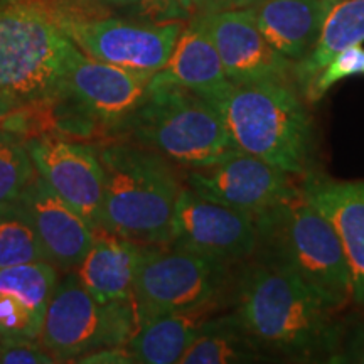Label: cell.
<instances>
[{"instance_id":"16","label":"cell","mask_w":364,"mask_h":364,"mask_svg":"<svg viewBox=\"0 0 364 364\" xmlns=\"http://www.w3.org/2000/svg\"><path fill=\"white\" fill-rule=\"evenodd\" d=\"M302 188L334 226L351 273L353 300L364 306V181L338 182L307 172Z\"/></svg>"},{"instance_id":"33","label":"cell","mask_w":364,"mask_h":364,"mask_svg":"<svg viewBox=\"0 0 364 364\" xmlns=\"http://www.w3.org/2000/svg\"><path fill=\"white\" fill-rule=\"evenodd\" d=\"M19 108L22 107L11 97V95H7L6 91L0 90V130H2V127L7 122V118L11 117L12 113L19 110Z\"/></svg>"},{"instance_id":"1","label":"cell","mask_w":364,"mask_h":364,"mask_svg":"<svg viewBox=\"0 0 364 364\" xmlns=\"http://www.w3.org/2000/svg\"><path fill=\"white\" fill-rule=\"evenodd\" d=\"M332 309L289 267L265 253L243 268L236 285V316L263 351L331 361L341 348Z\"/></svg>"},{"instance_id":"13","label":"cell","mask_w":364,"mask_h":364,"mask_svg":"<svg viewBox=\"0 0 364 364\" xmlns=\"http://www.w3.org/2000/svg\"><path fill=\"white\" fill-rule=\"evenodd\" d=\"M26 144L36 171L53 193L95 231L102 230L103 171L97 150L49 134L31 136Z\"/></svg>"},{"instance_id":"34","label":"cell","mask_w":364,"mask_h":364,"mask_svg":"<svg viewBox=\"0 0 364 364\" xmlns=\"http://www.w3.org/2000/svg\"><path fill=\"white\" fill-rule=\"evenodd\" d=\"M95 2L98 4V6L105 7H115V9H125V11H129V9L134 6L136 0H95Z\"/></svg>"},{"instance_id":"23","label":"cell","mask_w":364,"mask_h":364,"mask_svg":"<svg viewBox=\"0 0 364 364\" xmlns=\"http://www.w3.org/2000/svg\"><path fill=\"white\" fill-rule=\"evenodd\" d=\"M59 282V270L48 262L0 268V292L19 299L36 312L46 314Z\"/></svg>"},{"instance_id":"17","label":"cell","mask_w":364,"mask_h":364,"mask_svg":"<svg viewBox=\"0 0 364 364\" xmlns=\"http://www.w3.org/2000/svg\"><path fill=\"white\" fill-rule=\"evenodd\" d=\"M154 85H176L201 95L215 105L231 88L221 58L209 38L201 17H191L177 39L174 51L162 70L152 76Z\"/></svg>"},{"instance_id":"6","label":"cell","mask_w":364,"mask_h":364,"mask_svg":"<svg viewBox=\"0 0 364 364\" xmlns=\"http://www.w3.org/2000/svg\"><path fill=\"white\" fill-rule=\"evenodd\" d=\"M71 48L44 0L0 4V90L22 108L58 97Z\"/></svg>"},{"instance_id":"3","label":"cell","mask_w":364,"mask_h":364,"mask_svg":"<svg viewBox=\"0 0 364 364\" xmlns=\"http://www.w3.org/2000/svg\"><path fill=\"white\" fill-rule=\"evenodd\" d=\"M215 107L240 150L292 176L311 171L314 124L294 83L231 85Z\"/></svg>"},{"instance_id":"32","label":"cell","mask_w":364,"mask_h":364,"mask_svg":"<svg viewBox=\"0 0 364 364\" xmlns=\"http://www.w3.org/2000/svg\"><path fill=\"white\" fill-rule=\"evenodd\" d=\"M258 0H194L196 14H213L235 9H247L257 4Z\"/></svg>"},{"instance_id":"21","label":"cell","mask_w":364,"mask_h":364,"mask_svg":"<svg viewBox=\"0 0 364 364\" xmlns=\"http://www.w3.org/2000/svg\"><path fill=\"white\" fill-rule=\"evenodd\" d=\"M363 41L364 0H338L327 14L312 51L294 65V83L300 93H306L332 58Z\"/></svg>"},{"instance_id":"11","label":"cell","mask_w":364,"mask_h":364,"mask_svg":"<svg viewBox=\"0 0 364 364\" xmlns=\"http://www.w3.org/2000/svg\"><path fill=\"white\" fill-rule=\"evenodd\" d=\"M152 73L98 61L73 44L59 95L71 100L102 132H115L147 97Z\"/></svg>"},{"instance_id":"14","label":"cell","mask_w":364,"mask_h":364,"mask_svg":"<svg viewBox=\"0 0 364 364\" xmlns=\"http://www.w3.org/2000/svg\"><path fill=\"white\" fill-rule=\"evenodd\" d=\"M201 17L209 38L215 43L228 80L233 85L260 81L294 83L292 59L285 58L263 38L255 21L252 7L213 14Z\"/></svg>"},{"instance_id":"26","label":"cell","mask_w":364,"mask_h":364,"mask_svg":"<svg viewBox=\"0 0 364 364\" xmlns=\"http://www.w3.org/2000/svg\"><path fill=\"white\" fill-rule=\"evenodd\" d=\"M353 76H364V48L361 44L351 46L332 58L329 65L318 73L314 83L309 86L304 97L309 103H317L336 83Z\"/></svg>"},{"instance_id":"10","label":"cell","mask_w":364,"mask_h":364,"mask_svg":"<svg viewBox=\"0 0 364 364\" xmlns=\"http://www.w3.org/2000/svg\"><path fill=\"white\" fill-rule=\"evenodd\" d=\"M186 182L209 201L240 209L255 220L299 189L292 174L240 149L211 166L189 169Z\"/></svg>"},{"instance_id":"9","label":"cell","mask_w":364,"mask_h":364,"mask_svg":"<svg viewBox=\"0 0 364 364\" xmlns=\"http://www.w3.org/2000/svg\"><path fill=\"white\" fill-rule=\"evenodd\" d=\"M228 280V262L171 245H150L132 292L139 327L164 314L218 309Z\"/></svg>"},{"instance_id":"24","label":"cell","mask_w":364,"mask_h":364,"mask_svg":"<svg viewBox=\"0 0 364 364\" xmlns=\"http://www.w3.org/2000/svg\"><path fill=\"white\" fill-rule=\"evenodd\" d=\"M33 262H46L33 225L17 201L0 206V268Z\"/></svg>"},{"instance_id":"18","label":"cell","mask_w":364,"mask_h":364,"mask_svg":"<svg viewBox=\"0 0 364 364\" xmlns=\"http://www.w3.org/2000/svg\"><path fill=\"white\" fill-rule=\"evenodd\" d=\"M338 0H258L252 6L263 38L285 58L300 61L316 46Z\"/></svg>"},{"instance_id":"19","label":"cell","mask_w":364,"mask_h":364,"mask_svg":"<svg viewBox=\"0 0 364 364\" xmlns=\"http://www.w3.org/2000/svg\"><path fill=\"white\" fill-rule=\"evenodd\" d=\"M149 247L108 231H97L90 252L76 270L78 279L100 302L129 300L136 270Z\"/></svg>"},{"instance_id":"4","label":"cell","mask_w":364,"mask_h":364,"mask_svg":"<svg viewBox=\"0 0 364 364\" xmlns=\"http://www.w3.org/2000/svg\"><path fill=\"white\" fill-rule=\"evenodd\" d=\"M257 226L265 253L289 267L332 311L351 302V273L339 236L302 186L257 218Z\"/></svg>"},{"instance_id":"30","label":"cell","mask_w":364,"mask_h":364,"mask_svg":"<svg viewBox=\"0 0 364 364\" xmlns=\"http://www.w3.org/2000/svg\"><path fill=\"white\" fill-rule=\"evenodd\" d=\"M329 363L364 364V322L353 331L344 344H341L339 351L331 358Z\"/></svg>"},{"instance_id":"27","label":"cell","mask_w":364,"mask_h":364,"mask_svg":"<svg viewBox=\"0 0 364 364\" xmlns=\"http://www.w3.org/2000/svg\"><path fill=\"white\" fill-rule=\"evenodd\" d=\"M43 321V314L36 312L14 295L0 292V336L38 339Z\"/></svg>"},{"instance_id":"31","label":"cell","mask_w":364,"mask_h":364,"mask_svg":"<svg viewBox=\"0 0 364 364\" xmlns=\"http://www.w3.org/2000/svg\"><path fill=\"white\" fill-rule=\"evenodd\" d=\"M75 363H93V364H132L134 358L127 346H117V348L98 349L86 356H81Z\"/></svg>"},{"instance_id":"12","label":"cell","mask_w":364,"mask_h":364,"mask_svg":"<svg viewBox=\"0 0 364 364\" xmlns=\"http://www.w3.org/2000/svg\"><path fill=\"white\" fill-rule=\"evenodd\" d=\"M171 247L233 263L253 257L260 247V233L248 213L182 188Z\"/></svg>"},{"instance_id":"2","label":"cell","mask_w":364,"mask_h":364,"mask_svg":"<svg viewBox=\"0 0 364 364\" xmlns=\"http://www.w3.org/2000/svg\"><path fill=\"white\" fill-rule=\"evenodd\" d=\"M97 154L103 171L102 230L142 245H171L184 188L174 164L134 142L108 144Z\"/></svg>"},{"instance_id":"8","label":"cell","mask_w":364,"mask_h":364,"mask_svg":"<svg viewBox=\"0 0 364 364\" xmlns=\"http://www.w3.org/2000/svg\"><path fill=\"white\" fill-rule=\"evenodd\" d=\"M136 331L134 300L100 302L85 289L78 273L68 272L49 300L38 341L58 363H75L98 349L127 346Z\"/></svg>"},{"instance_id":"29","label":"cell","mask_w":364,"mask_h":364,"mask_svg":"<svg viewBox=\"0 0 364 364\" xmlns=\"http://www.w3.org/2000/svg\"><path fill=\"white\" fill-rule=\"evenodd\" d=\"M58 359L38 339L0 336V364H54Z\"/></svg>"},{"instance_id":"28","label":"cell","mask_w":364,"mask_h":364,"mask_svg":"<svg viewBox=\"0 0 364 364\" xmlns=\"http://www.w3.org/2000/svg\"><path fill=\"white\" fill-rule=\"evenodd\" d=\"M129 11L150 22H186L196 16L194 0H136Z\"/></svg>"},{"instance_id":"7","label":"cell","mask_w":364,"mask_h":364,"mask_svg":"<svg viewBox=\"0 0 364 364\" xmlns=\"http://www.w3.org/2000/svg\"><path fill=\"white\" fill-rule=\"evenodd\" d=\"M59 29L86 56L132 71L156 75L166 66L184 21L150 22L103 16L95 0H44Z\"/></svg>"},{"instance_id":"22","label":"cell","mask_w":364,"mask_h":364,"mask_svg":"<svg viewBox=\"0 0 364 364\" xmlns=\"http://www.w3.org/2000/svg\"><path fill=\"white\" fill-rule=\"evenodd\" d=\"M245 329L236 314L209 317L198 338L181 358V364L255 363L267 356Z\"/></svg>"},{"instance_id":"25","label":"cell","mask_w":364,"mask_h":364,"mask_svg":"<svg viewBox=\"0 0 364 364\" xmlns=\"http://www.w3.org/2000/svg\"><path fill=\"white\" fill-rule=\"evenodd\" d=\"M36 174L24 136L0 130V206L16 203Z\"/></svg>"},{"instance_id":"5","label":"cell","mask_w":364,"mask_h":364,"mask_svg":"<svg viewBox=\"0 0 364 364\" xmlns=\"http://www.w3.org/2000/svg\"><path fill=\"white\" fill-rule=\"evenodd\" d=\"M115 134L186 169L211 166L238 150L215 105L176 85L150 83L147 97Z\"/></svg>"},{"instance_id":"20","label":"cell","mask_w":364,"mask_h":364,"mask_svg":"<svg viewBox=\"0 0 364 364\" xmlns=\"http://www.w3.org/2000/svg\"><path fill=\"white\" fill-rule=\"evenodd\" d=\"M216 309L171 312L159 316L139 327L127 348L134 363L174 364L179 363L201 327Z\"/></svg>"},{"instance_id":"15","label":"cell","mask_w":364,"mask_h":364,"mask_svg":"<svg viewBox=\"0 0 364 364\" xmlns=\"http://www.w3.org/2000/svg\"><path fill=\"white\" fill-rule=\"evenodd\" d=\"M17 204L38 235L46 262L63 273L78 270L97 231L61 201L39 174L27 186Z\"/></svg>"}]
</instances>
